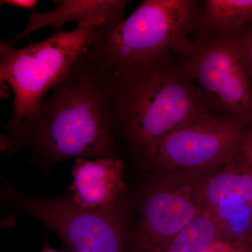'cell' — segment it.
Segmentation results:
<instances>
[{
  "instance_id": "6da1fadb",
  "label": "cell",
  "mask_w": 252,
  "mask_h": 252,
  "mask_svg": "<svg viewBox=\"0 0 252 252\" xmlns=\"http://www.w3.org/2000/svg\"><path fill=\"white\" fill-rule=\"evenodd\" d=\"M87 52L32 112L20 122L10 121L3 150L27 149L52 164L117 158V131L103 72Z\"/></svg>"
},
{
  "instance_id": "7a4b0ae2",
  "label": "cell",
  "mask_w": 252,
  "mask_h": 252,
  "mask_svg": "<svg viewBox=\"0 0 252 252\" xmlns=\"http://www.w3.org/2000/svg\"><path fill=\"white\" fill-rule=\"evenodd\" d=\"M96 64L103 72L116 129L144 166L150 168L160 141L176 127L213 111L172 53L115 65Z\"/></svg>"
},
{
  "instance_id": "3957f363",
  "label": "cell",
  "mask_w": 252,
  "mask_h": 252,
  "mask_svg": "<svg viewBox=\"0 0 252 252\" xmlns=\"http://www.w3.org/2000/svg\"><path fill=\"white\" fill-rule=\"evenodd\" d=\"M193 0H146L112 28H102L87 55L99 65H115L167 53L181 54L192 41L189 32L200 22Z\"/></svg>"
},
{
  "instance_id": "277c9868",
  "label": "cell",
  "mask_w": 252,
  "mask_h": 252,
  "mask_svg": "<svg viewBox=\"0 0 252 252\" xmlns=\"http://www.w3.org/2000/svg\"><path fill=\"white\" fill-rule=\"evenodd\" d=\"M102 28L105 27L96 21L79 23L72 31L58 32L49 39L18 49L1 41V84L7 83L14 94L11 122L27 117L67 77Z\"/></svg>"
},
{
  "instance_id": "5b68a950",
  "label": "cell",
  "mask_w": 252,
  "mask_h": 252,
  "mask_svg": "<svg viewBox=\"0 0 252 252\" xmlns=\"http://www.w3.org/2000/svg\"><path fill=\"white\" fill-rule=\"evenodd\" d=\"M218 168L157 175L142 198L128 252H162L203 211L205 186Z\"/></svg>"
},
{
  "instance_id": "8992f818",
  "label": "cell",
  "mask_w": 252,
  "mask_h": 252,
  "mask_svg": "<svg viewBox=\"0 0 252 252\" xmlns=\"http://www.w3.org/2000/svg\"><path fill=\"white\" fill-rule=\"evenodd\" d=\"M181 56L210 108L252 124V89L236 36L202 32Z\"/></svg>"
},
{
  "instance_id": "52a82bcc",
  "label": "cell",
  "mask_w": 252,
  "mask_h": 252,
  "mask_svg": "<svg viewBox=\"0 0 252 252\" xmlns=\"http://www.w3.org/2000/svg\"><path fill=\"white\" fill-rule=\"evenodd\" d=\"M248 130L246 124L224 114L202 113L160 141L150 168L158 175L223 166L242 157Z\"/></svg>"
},
{
  "instance_id": "ba28073f",
  "label": "cell",
  "mask_w": 252,
  "mask_h": 252,
  "mask_svg": "<svg viewBox=\"0 0 252 252\" xmlns=\"http://www.w3.org/2000/svg\"><path fill=\"white\" fill-rule=\"evenodd\" d=\"M4 200L40 220L76 252H128L124 212L114 215L78 206L70 198L33 196L5 184Z\"/></svg>"
},
{
  "instance_id": "9c48e42d",
  "label": "cell",
  "mask_w": 252,
  "mask_h": 252,
  "mask_svg": "<svg viewBox=\"0 0 252 252\" xmlns=\"http://www.w3.org/2000/svg\"><path fill=\"white\" fill-rule=\"evenodd\" d=\"M205 206L225 239L247 250L252 217V171L243 158L215 170L205 188Z\"/></svg>"
},
{
  "instance_id": "30bf717a",
  "label": "cell",
  "mask_w": 252,
  "mask_h": 252,
  "mask_svg": "<svg viewBox=\"0 0 252 252\" xmlns=\"http://www.w3.org/2000/svg\"><path fill=\"white\" fill-rule=\"evenodd\" d=\"M124 163L118 158H77L73 165L69 198L78 206L114 215L124 212Z\"/></svg>"
},
{
  "instance_id": "8fae6325",
  "label": "cell",
  "mask_w": 252,
  "mask_h": 252,
  "mask_svg": "<svg viewBox=\"0 0 252 252\" xmlns=\"http://www.w3.org/2000/svg\"><path fill=\"white\" fill-rule=\"evenodd\" d=\"M59 7L46 13L32 12L27 27L9 42L12 46L23 38L39 28L52 26L60 28L68 21L79 23L96 21L105 28H112L124 20V11L127 1L123 0H64L59 1Z\"/></svg>"
},
{
  "instance_id": "7c38bea8",
  "label": "cell",
  "mask_w": 252,
  "mask_h": 252,
  "mask_svg": "<svg viewBox=\"0 0 252 252\" xmlns=\"http://www.w3.org/2000/svg\"><path fill=\"white\" fill-rule=\"evenodd\" d=\"M252 21V0H206L201 10L202 31L235 35Z\"/></svg>"
},
{
  "instance_id": "4fadbf2b",
  "label": "cell",
  "mask_w": 252,
  "mask_h": 252,
  "mask_svg": "<svg viewBox=\"0 0 252 252\" xmlns=\"http://www.w3.org/2000/svg\"><path fill=\"white\" fill-rule=\"evenodd\" d=\"M222 239L224 237L205 207L196 218L169 242L162 252H205Z\"/></svg>"
},
{
  "instance_id": "5bb4252c",
  "label": "cell",
  "mask_w": 252,
  "mask_h": 252,
  "mask_svg": "<svg viewBox=\"0 0 252 252\" xmlns=\"http://www.w3.org/2000/svg\"><path fill=\"white\" fill-rule=\"evenodd\" d=\"M249 26L247 30L244 28L235 36L242 63L249 77L252 79V21Z\"/></svg>"
},
{
  "instance_id": "9a60e30c",
  "label": "cell",
  "mask_w": 252,
  "mask_h": 252,
  "mask_svg": "<svg viewBox=\"0 0 252 252\" xmlns=\"http://www.w3.org/2000/svg\"><path fill=\"white\" fill-rule=\"evenodd\" d=\"M205 252H248L242 245L222 239L213 244Z\"/></svg>"
},
{
  "instance_id": "2e32d148",
  "label": "cell",
  "mask_w": 252,
  "mask_h": 252,
  "mask_svg": "<svg viewBox=\"0 0 252 252\" xmlns=\"http://www.w3.org/2000/svg\"><path fill=\"white\" fill-rule=\"evenodd\" d=\"M242 158L252 171V129H249L243 147H242Z\"/></svg>"
},
{
  "instance_id": "e0dca14e",
  "label": "cell",
  "mask_w": 252,
  "mask_h": 252,
  "mask_svg": "<svg viewBox=\"0 0 252 252\" xmlns=\"http://www.w3.org/2000/svg\"><path fill=\"white\" fill-rule=\"evenodd\" d=\"M1 4L9 5L19 9H29L34 12L39 1L36 0H1Z\"/></svg>"
},
{
  "instance_id": "ac0fdd59",
  "label": "cell",
  "mask_w": 252,
  "mask_h": 252,
  "mask_svg": "<svg viewBox=\"0 0 252 252\" xmlns=\"http://www.w3.org/2000/svg\"><path fill=\"white\" fill-rule=\"evenodd\" d=\"M247 250L248 252H252V217L248 232V240H247Z\"/></svg>"
}]
</instances>
